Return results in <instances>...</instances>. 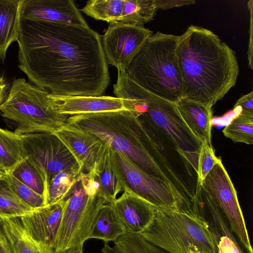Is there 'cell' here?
Wrapping results in <instances>:
<instances>
[{"mask_svg": "<svg viewBox=\"0 0 253 253\" xmlns=\"http://www.w3.org/2000/svg\"><path fill=\"white\" fill-rule=\"evenodd\" d=\"M18 67L54 96H102L110 83L101 37L89 26L20 17Z\"/></svg>", "mask_w": 253, "mask_h": 253, "instance_id": "obj_1", "label": "cell"}, {"mask_svg": "<svg viewBox=\"0 0 253 253\" xmlns=\"http://www.w3.org/2000/svg\"><path fill=\"white\" fill-rule=\"evenodd\" d=\"M139 116L130 110L78 115L69 116L66 125L98 136L182 200L189 190L166 156L167 145Z\"/></svg>", "mask_w": 253, "mask_h": 253, "instance_id": "obj_2", "label": "cell"}, {"mask_svg": "<svg viewBox=\"0 0 253 253\" xmlns=\"http://www.w3.org/2000/svg\"><path fill=\"white\" fill-rule=\"evenodd\" d=\"M176 54L182 98L211 108L235 85L239 73L236 53L211 31L189 26L178 36Z\"/></svg>", "mask_w": 253, "mask_h": 253, "instance_id": "obj_3", "label": "cell"}, {"mask_svg": "<svg viewBox=\"0 0 253 253\" xmlns=\"http://www.w3.org/2000/svg\"><path fill=\"white\" fill-rule=\"evenodd\" d=\"M178 36L157 32L147 40L126 73L137 84L164 99L182 97V76L176 54Z\"/></svg>", "mask_w": 253, "mask_h": 253, "instance_id": "obj_4", "label": "cell"}, {"mask_svg": "<svg viewBox=\"0 0 253 253\" xmlns=\"http://www.w3.org/2000/svg\"><path fill=\"white\" fill-rule=\"evenodd\" d=\"M0 111L2 116L15 123L14 132L20 135L54 133L65 126L69 117L59 112L58 102L48 92L24 78L13 80Z\"/></svg>", "mask_w": 253, "mask_h": 253, "instance_id": "obj_5", "label": "cell"}, {"mask_svg": "<svg viewBox=\"0 0 253 253\" xmlns=\"http://www.w3.org/2000/svg\"><path fill=\"white\" fill-rule=\"evenodd\" d=\"M156 208L154 218L140 235L170 253H217L207 223L194 213Z\"/></svg>", "mask_w": 253, "mask_h": 253, "instance_id": "obj_6", "label": "cell"}, {"mask_svg": "<svg viewBox=\"0 0 253 253\" xmlns=\"http://www.w3.org/2000/svg\"><path fill=\"white\" fill-rule=\"evenodd\" d=\"M62 200L64 206L54 253L83 249L99 209L106 204L96 178L83 172Z\"/></svg>", "mask_w": 253, "mask_h": 253, "instance_id": "obj_7", "label": "cell"}, {"mask_svg": "<svg viewBox=\"0 0 253 253\" xmlns=\"http://www.w3.org/2000/svg\"><path fill=\"white\" fill-rule=\"evenodd\" d=\"M139 118L196 172L198 154L202 142L186 125L175 102L159 97L145 89L143 112Z\"/></svg>", "mask_w": 253, "mask_h": 253, "instance_id": "obj_8", "label": "cell"}, {"mask_svg": "<svg viewBox=\"0 0 253 253\" xmlns=\"http://www.w3.org/2000/svg\"><path fill=\"white\" fill-rule=\"evenodd\" d=\"M110 155L123 192L129 191L155 208L182 210L178 198L166 183L149 174L126 156L110 148Z\"/></svg>", "mask_w": 253, "mask_h": 253, "instance_id": "obj_9", "label": "cell"}, {"mask_svg": "<svg viewBox=\"0 0 253 253\" xmlns=\"http://www.w3.org/2000/svg\"><path fill=\"white\" fill-rule=\"evenodd\" d=\"M200 183L224 214L247 252L253 253L237 192L221 160Z\"/></svg>", "mask_w": 253, "mask_h": 253, "instance_id": "obj_10", "label": "cell"}, {"mask_svg": "<svg viewBox=\"0 0 253 253\" xmlns=\"http://www.w3.org/2000/svg\"><path fill=\"white\" fill-rule=\"evenodd\" d=\"M21 136L28 157L43 176L46 187L59 172L81 169L70 151L54 133L37 132Z\"/></svg>", "mask_w": 253, "mask_h": 253, "instance_id": "obj_11", "label": "cell"}, {"mask_svg": "<svg viewBox=\"0 0 253 253\" xmlns=\"http://www.w3.org/2000/svg\"><path fill=\"white\" fill-rule=\"evenodd\" d=\"M153 32L144 26L124 23L109 24L101 37L108 64L126 71Z\"/></svg>", "mask_w": 253, "mask_h": 253, "instance_id": "obj_12", "label": "cell"}, {"mask_svg": "<svg viewBox=\"0 0 253 253\" xmlns=\"http://www.w3.org/2000/svg\"><path fill=\"white\" fill-rule=\"evenodd\" d=\"M54 133L70 151L82 172L95 176L109 153L108 145L93 134L67 125Z\"/></svg>", "mask_w": 253, "mask_h": 253, "instance_id": "obj_13", "label": "cell"}, {"mask_svg": "<svg viewBox=\"0 0 253 253\" xmlns=\"http://www.w3.org/2000/svg\"><path fill=\"white\" fill-rule=\"evenodd\" d=\"M63 206L64 202L61 200L33 209L19 217L24 231L36 241L53 250L62 218Z\"/></svg>", "mask_w": 253, "mask_h": 253, "instance_id": "obj_14", "label": "cell"}, {"mask_svg": "<svg viewBox=\"0 0 253 253\" xmlns=\"http://www.w3.org/2000/svg\"><path fill=\"white\" fill-rule=\"evenodd\" d=\"M20 17L71 25L88 26L72 0H23Z\"/></svg>", "mask_w": 253, "mask_h": 253, "instance_id": "obj_15", "label": "cell"}, {"mask_svg": "<svg viewBox=\"0 0 253 253\" xmlns=\"http://www.w3.org/2000/svg\"><path fill=\"white\" fill-rule=\"evenodd\" d=\"M126 233L140 234L152 223L156 208L135 194L124 191L110 203Z\"/></svg>", "mask_w": 253, "mask_h": 253, "instance_id": "obj_16", "label": "cell"}, {"mask_svg": "<svg viewBox=\"0 0 253 253\" xmlns=\"http://www.w3.org/2000/svg\"><path fill=\"white\" fill-rule=\"evenodd\" d=\"M50 96L58 102L59 112L68 117L74 115L130 110L137 112L132 101L109 96Z\"/></svg>", "mask_w": 253, "mask_h": 253, "instance_id": "obj_17", "label": "cell"}, {"mask_svg": "<svg viewBox=\"0 0 253 253\" xmlns=\"http://www.w3.org/2000/svg\"><path fill=\"white\" fill-rule=\"evenodd\" d=\"M175 103L183 120L194 134L202 142L211 145V108L185 98Z\"/></svg>", "mask_w": 253, "mask_h": 253, "instance_id": "obj_18", "label": "cell"}, {"mask_svg": "<svg viewBox=\"0 0 253 253\" xmlns=\"http://www.w3.org/2000/svg\"><path fill=\"white\" fill-rule=\"evenodd\" d=\"M23 0H0V57L4 61L10 45L17 42Z\"/></svg>", "mask_w": 253, "mask_h": 253, "instance_id": "obj_19", "label": "cell"}, {"mask_svg": "<svg viewBox=\"0 0 253 253\" xmlns=\"http://www.w3.org/2000/svg\"><path fill=\"white\" fill-rule=\"evenodd\" d=\"M1 224L16 253H54L52 249L36 241L25 232L19 217L3 218Z\"/></svg>", "mask_w": 253, "mask_h": 253, "instance_id": "obj_20", "label": "cell"}, {"mask_svg": "<svg viewBox=\"0 0 253 253\" xmlns=\"http://www.w3.org/2000/svg\"><path fill=\"white\" fill-rule=\"evenodd\" d=\"M28 157L21 135L0 127V168L6 174Z\"/></svg>", "mask_w": 253, "mask_h": 253, "instance_id": "obj_21", "label": "cell"}, {"mask_svg": "<svg viewBox=\"0 0 253 253\" xmlns=\"http://www.w3.org/2000/svg\"><path fill=\"white\" fill-rule=\"evenodd\" d=\"M126 233L125 230L110 204L103 205L93 222L89 239H96L104 243L114 242Z\"/></svg>", "mask_w": 253, "mask_h": 253, "instance_id": "obj_22", "label": "cell"}, {"mask_svg": "<svg viewBox=\"0 0 253 253\" xmlns=\"http://www.w3.org/2000/svg\"><path fill=\"white\" fill-rule=\"evenodd\" d=\"M158 10L155 0H124L119 23L143 26L153 20Z\"/></svg>", "mask_w": 253, "mask_h": 253, "instance_id": "obj_23", "label": "cell"}, {"mask_svg": "<svg viewBox=\"0 0 253 253\" xmlns=\"http://www.w3.org/2000/svg\"><path fill=\"white\" fill-rule=\"evenodd\" d=\"M124 3V0H89L80 10L96 20L116 24L120 22Z\"/></svg>", "mask_w": 253, "mask_h": 253, "instance_id": "obj_24", "label": "cell"}, {"mask_svg": "<svg viewBox=\"0 0 253 253\" xmlns=\"http://www.w3.org/2000/svg\"><path fill=\"white\" fill-rule=\"evenodd\" d=\"M81 169L61 171L53 176L47 185L45 205L61 201L81 175Z\"/></svg>", "mask_w": 253, "mask_h": 253, "instance_id": "obj_25", "label": "cell"}, {"mask_svg": "<svg viewBox=\"0 0 253 253\" xmlns=\"http://www.w3.org/2000/svg\"><path fill=\"white\" fill-rule=\"evenodd\" d=\"M95 178L99 185V194L106 204L112 203L117 199L118 195L123 192L122 184L113 168L110 149Z\"/></svg>", "mask_w": 253, "mask_h": 253, "instance_id": "obj_26", "label": "cell"}, {"mask_svg": "<svg viewBox=\"0 0 253 253\" xmlns=\"http://www.w3.org/2000/svg\"><path fill=\"white\" fill-rule=\"evenodd\" d=\"M5 175L0 176V216L3 218L20 217L33 209L14 193Z\"/></svg>", "mask_w": 253, "mask_h": 253, "instance_id": "obj_27", "label": "cell"}, {"mask_svg": "<svg viewBox=\"0 0 253 253\" xmlns=\"http://www.w3.org/2000/svg\"><path fill=\"white\" fill-rule=\"evenodd\" d=\"M10 174L45 199L46 182L38 169L29 157L20 163Z\"/></svg>", "mask_w": 253, "mask_h": 253, "instance_id": "obj_28", "label": "cell"}, {"mask_svg": "<svg viewBox=\"0 0 253 253\" xmlns=\"http://www.w3.org/2000/svg\"><path fill=\"white\" fill-rule=\"evenodd\" d=\"M114 243L118 253H170L138 234L126 233Z\"/></svg>", "mask_w": 253, "mask_h": 253, "instance_id": "obj_29", "label": "cell"}, {"mask_svg": "<svg viewBox=\"0 0 253 253\" xmlns=\"http://www.w3.org/2000/svg\"><path fill=\"white\" fill-rule=\"evenodd\" d=\"M234 112V117L222 130L223 134L234 142L253 144V116Z\"/></svg>", "mask_w": 253, "mask_h": 253, "instance_id": "obj_30", "label": "cell"}, {"mask_svg": "<svg viewBox=\"0 0 253 253\" xmlns=\"http://www.w3.org/2000/svg\"><path fill=\"white\" fill-rule=\"evenodd\" d=\"M5 176L14 193L32 209L45 206V199L43 196L19 181L11 174H6Z\"/></svg>", "mask_w": 253, "mask_h": 253, "instance_id": "obj_31", "label": "cell"}, {"mask_svg": "<svg viewBox=\"0 0 253 253\" xmlns=\"http://www.w3.org/2000/svg\"><path fill=\"white\" fill-rule=\"evenodd\" d=\"M220 160L215 156L212 145L202 142L197 157V182L201 183Z\"/></svg>", "mask_w": 253, "mask_h": 253, "instance_id": "obj_32", "label": "cell"}, {"mask_svg": "<svg viewBox=\"0 0 253 253\" xmlns=\"http://www.w3.org/2000/svg\"><path fill=\"white\" fill-rule=\"evenodd\" d=\"M233 111L243 115L253 116V91L239 98L234 106Z\"/></svg>", "mask_w": 253, "mask_h": 253, "instance_id": "obj_33", "label": "cell"}, {"mask_svg": "<svg viewBox=\"0 0 253 253\" xmlns=\"http://www.w3.org/2000/svg\"><path fill=\"white\" fill-rule=\"evenodd\" d=\"M158 9L167 10L175 7L192 5L194 0H155Z\"/></svg>", "mask_w": 253, "mask_h": 253, "instance_id": "obj_34", "label": "cell"}, {"mask_svg": "<svg viewBox=\"0 0 253 253\" xmlns=\"http://www.w3.org/2000/svg\"><path fill=\"white\" fill-rule=\"evenodd\" d=\"M248 9L250 14V24L249 29V42L248 49V60L249 64V67L251 69H253V0H251L248 1L247 4Z\"/></svg>", "mask_w": 253, "mask_h": 253, "instance_id": "obj_35", "label": "cell"}, {"mask_svg": "<svg viewBox=\"0 0 253 253\" xmlns=\"http://www.w3.org/2000/svg\"><path fill=\"white\" fill-rule=\"evenodd\" d=\"M0 253H16L0 224Z\"/></svg>", "mask_w": 253, "mask_h": 253, "instance_id": "obj_36", "label": "cell"}, {"mask_svg": "<svg viewBox=\"0 0 253 253\" xmlns=\"http://www.w3.org/2000/svg\"><path fill=\"white\" fill-rule=\"evenodd\" d=\"M10 87L3 76H0V107L6 99Z\"/></svg>", "mask_w": 253, "mask_h": 253, "instance_id": "obj_37", "label": "cell"}, {"mask_svg": "<svg viewBox=\"0 0 253 253\" xmlns=\"http://www.w3.org/2000/svg\"><path fill=\"white\" fill-rule=\"evenodd\" d=\"M101 253H118L113 247L109 246L108 243H104L101 250Z\"/></svg>", "mask_w": 253, "mask_h": 253, "instance_id": "obj_38", "label": "cell"}, {"mask_svg": "<svg viewBox=\"0 0 253 253\" xmlns=\"http://www.w3.org/2000/svg\"><path fill=\"white\" fill-rule=\"evenodd\" d=\"M65 253H84L83 249H76L69 251Z\"/></svg>", "mask_w": 253, "mask_h": 253, "instance_id": "obj_39", "label": "cell"}, {"mask_svg": "<svg viewBox=\"0 0 253 253\" xmlns=\"http://www.w3.org/2000/svg\"><path fill=\"white\" fill-rule=\"evenodd\" d=\"M6 174L4 171L0 168V176Z\"/></svg>", "mask_w": 253, "mask_h": 253, "instance_id": "obj_40", "label": "cell"}, {"mask_svg": "<svg viewBox=\"0 0 253 253\" xmlns=\"http://www.w3.org/2000/svg\"><path fill=\"white\" fill-rule=\"evenodd\" d=\"M3 218L0 216V224L1 223V222L2 221Z\"/></svg>", "mask_w": 253, "mask_h": 253, "instance_id": "obj_41", "label": "cell"}]
</instances>
